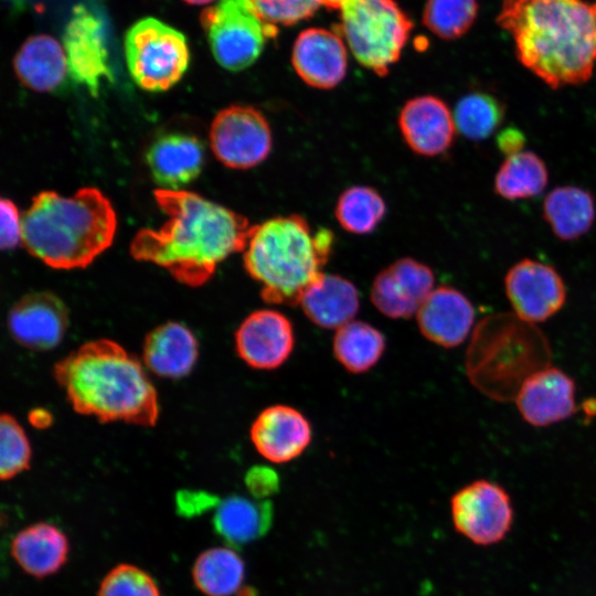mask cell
I'll use <instances>...</instances> for the list:
<instances>
[{
    "label": "cell",
    "mask_w": 596,
    "mask_h": 596,
    "mask_svg": "<svg viewBox=\"0 0 596 596\" xmlns=\"http://www.w3.org/2000/svg\"><path fill=\"white\" fill-rule=\"evenodd\" d=\"M332 349L339 363L351 373L374 366L385 350L383 333L372 324L352 320L337 329Z\"/></svg>",
    "instance_id": "30"
},
{
    "label": "cell",
    "mask_w": 596,
    "mask_h": 596,
    "mask_svg": "<svg viewBox=\"0 0 596 596\" xmlns=\"http://www.w3.org/2000/svg\"><path fill=\"white\" fill-rule=\"evenodd\" d=\"M71 77L96 96L103 81L113 79L106 35L100 19L76 6L63 33Z\"/></svg>",
    "instance_id": "13"
},
{
    "label": "cell",
    "mask_w": 596,
    "mask_h": 596,
    "mask_svg": "<svg viewBox=\"0 0 596 596\" xmlns=\"http://www.w3.org/2000/svg\"><path fill=\"white\" fill-rule=\"evenodd\" d=\"M210 143L221 163L245 170L258 166L269 156L272 129L255 107L231 105L215 115L210 128Z\"/></svg>",
    "instance_id": "11"
},
{
    "label": "cell",
    "mask_w": 596,
    "mask_h": 596,
    "mask_svg": "<svg viewBox=\"0 0 596 596\" xmlns=\"http://www.w3.org/2000/svg\"><path fill=\"white\" fill-rule=\"evenodd\" d=\"M0 245L2 249H12L22 242V217L17 205L9 199L0 202Z\"/></svg>",
    "instance_id": "38"
},
{
    "label": "cell",
    "mask_w": 596,
    "mask_h": 596,
    "mask_svg": "<svg viewBox=\"0 0 596 596\" xmlns=\"http://www.w3.org/2000/svg\"><path fill=\"white\" fill-rule=\"evenodd\" d=\"M450 513L458 533L477 545L502 541L513 523V507L499 483L479 479L460 488L450 500Z\"/></svg>",
    "instance_id": "10"
},
{
    "label": "cell",
    "mask_w": 596,
    "mask_h": 596,
    "mask_svg": "<svg viewBox=\"0 0 596 596\" xmlns=\"http://www.w3.org/2000/svg\"><path fill=\"white\" fill-rule=\"evenodd\" d=\"M125 55L135 83L148 92H164L184 75L190 63L185 36L155 18L132 24L125 35Z\"/></svg>",
    "instance_id": "8"
},
{
    "label": "cell",
    "mask_w": 596,
    "mask_h": 596,
    "mask_svg": "<svg viewBox=\"0 0 596 596\" xmlns=\"http://www.w3.org/2000/svg\"><path fill=\"white\" fill-rule=\"evenodd\" d=\"M245 565L242 557L230 547L203 551L192 567L195 587L205 596H231L244 581Z\"/></svg>",
    "instance_id": "29"
},
{
    "label": "cell",
    "mask_w": 596,
    "mask_h": 596,
    "mask_svg": "<svg viewBox=\"0 0 596 596\" xmlns=\"http://www.w3.org/2000/svg\"><path fill=\"white\" fill-rule=\"evenodd\" d=\"M295 345L291 321L278 310L260 309L249 313L235 332L240 358L258 370H274L289 358Z\"/></svg>",
    "instance_id": "14"
},
{
    "label": "cell",
    "mask_w": 596,
    "mask_h": 596,
    "mask_svg": "<svg viewBox=\"0 0 596 596\" xmlns=\"http://www.w3.org/2000/svg\"><path fill=\"white\" fill-rule=\"evenodd\" d=\"M543 216L560 240H577L594 224L595 199L589 191L576 185L557 187L543 202Z\"/></svg>",
    "instance_id": "28"
},
{
    "label": "cell",
    "mask_w": 596,
    "mask_h": 596,
    "mask_svg": "<svg viewBox=\"0 0 596 596\" xmlns=\"http://www.w3.org/2000/svg\"><path fill=\"white\" fill-rule=\"evenodd\" d=\"M499 149L507 155H515L523 151L525 138L522 131L515 127H507L502 129L497 138Z\"/></svg>",
    "instance_id": "41"
},
{
    "label": "cell",
    "mask_w": 596,
    "mask_h": 596,
    "mask_svg": "<svg viewBox=\"0 0 596 596\" xmlns=\"http://www.w3.org/2000/svg\"><path fill=\"white\" fill-rule=\"evenodd\" d=\"M146 161L159 185L177 190L200 174L204 163V148L196 137L170 134L151 145Z\"/></svg>",
    "instance_id": "22"
},
{
    "label": "cell",
    "mask_w": 596,
    "mask_h": 596,
    "mask_svg": "<svg viewBox=\"0 0 596 596\" xmlns=\"http://www.w3.org/2000/svg\"><path fill=\"white\" fill-rule=\"evenodd\" d=\"M259 19L270 26L289 25L311 17L320 0H249Z\"/></svg>",
    "instance_id": "37"
},
{
    "label": "cell",
    "mask_w": 596,
    "mask_h": 596,
    "mask_svg": "<svg viewBox=\"0 0 596 596\" xmlns=\"http://www.w3.org/2000/svg\"><path fill=\"white\" fill-rule=\"evenodd\" d=\"M307 318L324 329H339L352 321L359 310V292L348 279L322 274L302 294L299 301Z\"/></svg>",
    "instance_id": "26"
},
{
    "label": "cell",
    "mask_w": 596,
    "mask_h": 596,
    "mask_svg": "<svg viewBox=\"0 0 596 596\" xmlns=\"http://www.w3.org/2000/svg\"><path fill=\"white\" fill-rule=\"evenodd\" d=\"M273 523V504L242 496H231L217 503L213 526L231 546L238 547L264 536Z\"/></svg>",
    "instance_id": "27"
},
{
    "label": "cell",
    "mask_w": 596,
    "mask_h": 596,
    "mask_svg": "<svg viewBox=\"0 0 596 596\" xmlns=\"http://www.w3.org/2000/svg\"><path fill=\"white\" fill-rule=\"evenodd\" d=\"M504 105L496 96L472 92L456 104L454 119L458 131L467 139L480 141L490 137L504 118Z\"/></svg>",
    "instance_id": "33"
},
{
    "label": "cell",
    "mask_w": 596,
    "mask_h": 596,
    "mask_svg": "<svg viewBox=\"0 0 596 596\" xmlns=\"http://www.w3.org/2000/svg\"><path fill=\"white\" fill-rule=\"evenodd\" d=\"M215 61L225 70L238 72L260 55L276 26L266 25L249 0H217L200 17Z\"/></svg>",
    "instance_id": "9"
},
{
    "label": "cell",
    "mask_w": 596,
    "mask_h": 596,
    "mask_svg": "<svg viewBox=\"0 0 596 596\" xmlns=\"http://www.w3.org/2000/svg\"><path fill=\"white\" fill-rule=\"evenodd\" d=\"M575 393L574 380L564 371L547 365L523 382L514 401L526 423L545 427L572 416Z\"/></svg>",
    "instance_id": "16"
},
{
    "label": "cell",
    "mask_w": 596,
    "mask_h": 596,
    "mask_svg": "<svg viewBox=\"0 0 596 596\" xmlns=\"http://www.w3.org/2000/svg\"><path fill=\"white\" fill-rule=\"evenodd\" d=\"M13 68L24 86L39 93L56 91L70 74L64 46L47 34L24 41L14 55Z\"/></svg>",
    "instance_id": "25"
},
{
    "label": "cell",
    "mask_w": 596,
    "mask_h": 596,
    "mask_svg": "<svg viewBox=\"0 0 596 596\" xmlns=\"http://www.w3.org/2000/svg\"><path fill=\"white\" fill-rule=\"evenodd\" d=\"M73 408L102 422L153 426L159 406L140 361L108 339L86 342L54 366Z\"/></svg>",
    "instance_id": "3"
},
{
    "label": "cell",
    "mask_w": 596,
    "mask_h": 596,
    "mask_svg": "<svg viewBox=\"0 0 596 596\" xmlns=\"http://www.w3.org/2000/svg\"><path fill=\"white\" fill-rule=\"evenodd\" d=\"M30 422L38 427H45L51 423V416L43 409L33 411L30 414Z\"/></svg>",
    "instance_id": "42"
},
{
    "label": "cell",
    "mask_w": 596,
    "mask_h": 596,
    "mask_svg": "<svg viewBox=\"0 0 596 596\" xmlns=\"http://www.w3.org/2000/svg\"><path fill=\"white\" fill-rule=\"evenodd\" d=\"M416 319L427 340L444 348H454L468 337L475 320V309L461 291L440 286L423 302Z\"/></svg>",
    "instance_id": "21"
},
{
    "label": "cell",
    "mask_w": 596,
    "mask_h": 596,
    "mask_svg": "<svg viewBox=\"0 0 596 596\" xmlns=\"http://www.w3.org/2000/svg\"><path fill=\"white\" fill-rule=\"evenodd\" d=\"M168 216L159 230L142 228L131 241L134 258L167 269L190 287L205 284L230 255L244 252L248 220L196 193L158 189L153 193Z\"/></svg>",
    "instance_id": "1"
},
{
    "label": "cell",
    "mask_w": 596,
    "mask_h": 596,
    "mask_svg": "<svg viewBox=\"0 0 596 596\" xmlns=\"http://www.w3.org/2000/svg\"><path fill=\"white\" fill-rule=\"evenodd\" d=\"M344 0H320L321 4L330 9H340Z\"/></svg>",
    "instance_id": "43"
},
{
    "label": "cell",
    "mask_w": 596,
    "mask_h": 596,
    "mask_svg": "<svg viewBox=\"0 0 596 596\" xmlns=\"http://www.w3.org/2000/svg\"><path fill=\"white\" fill-rule=\"evenodd\" d=\"M68 324L67 309L53 292L36 291L23 296L10 309L8 327L13 339L32 350L56 347Z\"/></svg>",
    "instance_id": "17"
},
{
    "label": "cell",
    "mask_w": 596,
    "mask_h": 596,
    "mask_svg": "<svg viewBox=\"0 0 596 596\" xmlns=\"http://www.w3.org/2000/svg\"><path fill=\"white\" fill-rule=\"evenodd\" d=\"M497 24L519 62L557 89L587 82L596 65V1L502 0Z\"/></svg>",
    "instance_id": "2"
},
{
    "label": "cell",
    "mask_w": 596,
    "mask_h": 596,
    "mask_svg": "<svg viewBox=\"0 0 596 596\" xmlns=\"http://www.w3.org/2000/svg\"><path fill=\"white\" fill-rule=\"evenodd\" d=\"M342 33L355 60L379 76L400 58L412 22L393 0H344Z\"/></svg>",
    "instance_id": "7"
},
{
    "label": "cell",
    "mask_w": 596,
    "mask_h": 596,
    "mask_svg": "<svg viewBox=\"0 0 596 596\" xmlns=\"http://www.w3.org/2000/svg\"><path fill=\"white\" fill-rule=\"evenodd\" d=\"M545 337L515 315L483 319L467 351V374L483 394L498 401L514 400L523 382L550 365Z\"/></svg>",
    "instance_id": "6"
},
{
    "label": "cell",
    "mask_w": 596,
    "mask_h": 596,
    "mask_svg": "<svg viewBox=\"0 0 596 596\" xmlns=\"http://www.w3.org/2000/svg\"><path fill=\"white\" fill-rule=\"evenodd\" d=\"M333 243L329 228L313 231L301 215L273 217L252 226L244 267L266 302L295 306L323 274Z\"/></svg>",
    "instance_id": "5"
},
{
    "label": "cell",
    "mask_w": 596,
    "mask_h": 596,
    "mask_svg": "<svg viewBox=\"0 0 596 596\" xmlns=\"http://www.w3.org/2000/svg\"><path fill=\"white\" fill-rule=\"evenodd\" d=\"M31 447L29 439L17 419L10 414L0 418V476L8 480L30 466Z\"/></svg>",
    "instance_id": "35"
},
{
    "label": "cell",
    "mask_w": 596,
    "mask_h": 596,
    "mask_svg": "<svg viewBox=\"0 0 596 596\" xmlns=\"http://www.w3.org/2000/svg\"><path fill=\"white\" fill-rule=\"evenodd\" d=\"M477 14V0H427L423 23L438 38L456 40L469 31Z\"/></svg>",
    "instance_id": "34"
},
{
    "label": "cell",
    "mask_w": 596,
    "mask_h": 596,
    "mask_svg": "<svg viewBox=\"0 0 596 596\" xmlns=\"http://www.w3.org/2000/svg\"><path fill=\"white\" fill-rule=\"evenodd\" d=\"M310 423L298 409L288 405H273L259 413L251 427V439L256 450L268 461L288 462L309 446Z\"/></svg>",
    "instance_id": "20"
},
{
    "label": "cell",
    "mask_w": 596,
    "mask_h": 596,
    "mask_svg": "<svg viewBox=\"0 0 596 596\" xmlns=\"http://www.w3.org/2000/svg\"><path fill=\"white\" fill-rule=\"evenodd\" d=\"M97 596H160L156 581L131 564H119L103 578Z\"/></svg>",
    "instance_id": "36"
},
{
    "label": "cell",
    "mask_w": 596,
    "mask_h": 596,
    "mask_svg": "<svg viewBox=\"0 0 596 596\" xmlns=\"http://www.w3.org/2000/svg\"><path fill=\"white\" fill-rule=\"evenodd\" d=\"M178 509L182 514L193 515L217 505L219 500L205 492H180L178 493Z\"/></svg>",
    "instance_id": "40"
},
{
    "label": "cell",
    "mask_w": 596,
    "mask_h": 596,
    "mask_svg": "<svg viewBox=\"0 0 596 596\" xmlns=\"http://www.w3.org/2000/svg\"><path fill=\"white\" fill-rule=\"evenodd\" d=\"M504 290L514 315L533 324L554 316L566 300L565 284L558 272L531 258L515 263L508 270Z\"/></svg>",
    "instance_id": "12"
},
{
    "label": "cell",
    "mask_w": 596,
    "mask_h": 596,
    "mask_svg": "<svg viewBox=\"0 0 596 596\" xmlns=\"http://www.w3.org/2000/svg\"><path fill=\"white\" fill-rule=\"evenodd\" d=\"M116 228L115 210L98 189L72 196L42 191L22 216V244L52 268H85L111 245Z\"/></svg>",
    "instance_id": "4"
},
{
    "label": "cell",
    "mask_w": 596,
    "mask_h": 596,
    "mask_svg": "<svg viewBox=\"0 0 596 596\" xmlns=\"http://www.w3.org/2000/svg\"><path fill=\"white\" fill-rule=\"evenodd\" d=\"M291 63L307 85L330 89L340 84L347 74V49L334 32L320 28L307 29L294 43Z\"/></svg>",
    "instance_id": "19"
},
{
    "label": "cell",
    "mask_w": 596,
    "mask_h": 596,
    "mask_svg": "<svg viewBox=\"0 0 596 596\" xmlns=\"http://www.w3.org/2000/svg\"><path fill=\"white\" fill-rule=\"evenodd\" d=\"M398 127L406 145L424 157L446 152L454 143L457 129L447 104L434 95L407 100L400 111Z\"/></svg>",
    "instance_id": "18"
},
{
    "label": "cell",
    "mask_w": 596,
    "mask_h": 596,
    "mask_svg": "<svg viewBox=\"0 0 596 596\" xmlns=\"http://www.w3.org/2000/svg\"><path fill=\"white\" fill-rule=\"evenodd\" d=\"M245 485L253 497L264 499L278 490L279 479L273 469L257 466L247 471Z\"/></svg>",
    "instance_id": "39"
},
{
    "label": "cell",
    "mask_w": 596,
    "mask_h": 596,
    "mask_svg": "<svg viewBox=\"0 0 596 596\" xmlns=\"http://www.w3.org/2000/svg\"><path fill=\"white\" fill-rule=\"evenodd\" d=\"M432 269L413 258H401L381 270L371 287V301L390 318H409L417 313L434 290Z\"/></svg>",
    "instance_id": "15"
},
{
    "label": "cell",
    "mask_w": 596,
    "mask_h": 596,
    "mask_svg": "<svg viewBox=\"0 0 596 596\" xmlns=\"http://www.w3.org/2000/svg\"><path fill=\"white\" fill-rule=\"evenodd\" d=\"M198 353V341L193 332L180 322L169 321L147 334L142 360L152 373L180 379L190 373Z\"/></svg>",
    "instance_id": "23"
},
{
    "label": "cell",
    "mask_w": 596,
    "mask_h": 596,
    "mask_svg": "<svg viewBox=\"0 0 596 596\" xmlns=\"http://www.w3.org/2000/svg\"><path fill=\"white\" fill-rule=\"evenodd\" d=\"M545 162L533 151L507 157L494 177V191L505 200H522L540 194L546 187Z\"/></svg>",
    "instance_id": "31"
},
{
    "label": "cell",
    "mask_w": 596,
    "mask_h": 596,
    "mask_svg": "<svg viewBox=\"0 0 596 596\" xmlns=\"http://www.w3.org/2000/svg\"><path fill=\"white\" fill-rule=\"evenodd\" d=\"M10 550L14 561L26 574L44 578L66 563L70 543L56 525L36 522L14 535Z\"/></svg>",
    "instance_id": "24"
},
{
    "label": "cell",
    "mask_w": 596,
    "mask_h": 596,
    "mask_svg": "<svg viewBox=\"0 0 596 596\" xmlns=\"http://www.w3.org/2000/svg\"><path fill=\"white\" fill-rule=\"evenodd\" d=\"M386 213L382 195L368 185H353L344 190L336 204V219L352 234L372 233Z\"/></svg>",
    "instance_id": "32"
},
{
    "label": "cell",
    "mask_w": 596,
    "mask_h": 596,
    "mask_svg": "<svg viewBox=\"0 0 596 596\" xmlns=\"http://www.w3.org/2000/svg\"><path fill=\"white\" fill-rule=\"evenodd\" d=\"M184 2L189 3V4H206V3H210L214 0H183Z\"/></svg>",
    "instance_id": "44"
}]
</instances>
